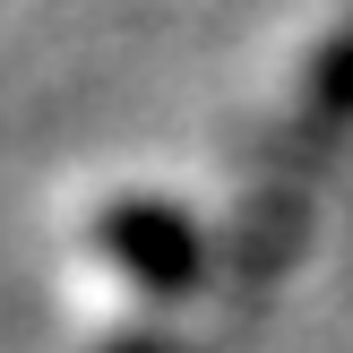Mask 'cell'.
<instances>
[{
  "label": "cell",
  "instance_id": "obj_2",
  "mask_svg": "<svg viewBox=\"0 0 353 353\" xmlns=\"http://www.w3.org/2000/svg\"><path fill=\"white\" fill-rule=\"evenodd\" d=\"M310 103H319L327 121H353V34H336V43L310 61Z\"/></svg>",
  "mask_w": 353,
  "mask_h": 353
},
{
  "label": "cell",
  "instance_id": "obj_3",
  "mask_svg": "<svg viewBox=\"0 0 353 353\" xmlns=\"http://www.w3.org/2000/svg\"><path fill=\"white\" fill-rule=\"evenodd\" d=\"M103 353H181V345H164V336H121V345H103Z\"/></svg>",
  "mask_w": 353,
  "mask_h": 353
},
{
  "label": "cell",
  "instance_id": "obj_1",
  "mask_svg": "<svg viewBox=\"0 0 353 353\" xmlns=\"http://www.w3.org/2000/svg\"><path fill=\"white\" fill-rule=\"evenodd\" d=\"M103 250L130 268V285L147 293H190L207 276V233L164 199H121L103 207Z\"/></svg>",
  "mask_w": 353,
  "mask_h": 353
}]
</instances>
